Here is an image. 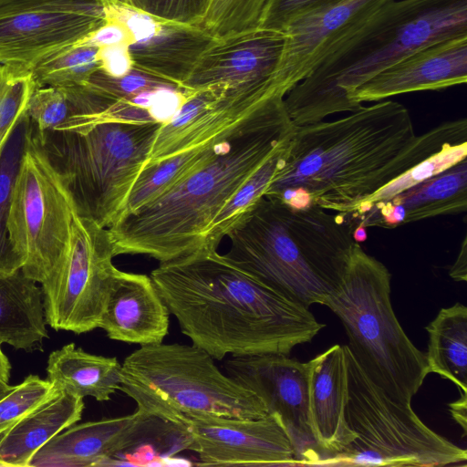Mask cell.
<instances>
[{
	"mask_svg": "<svg viewBox=\"0 0 467 467\" xmlns=\"http://www.w3.org/2000/svg\"><path fill=\"white\" fill-rule=\"evenodd\" d=\"M462 140H467L465 118L416 135L404 105L380 100L336 120L295 126L265 196L293 207L348 213L401 173Z\"/></svg>",
	"mask_w": 467,
	"mask_h": 467,
	"instance_id": "6da1fadb",
	"label": "cell"
},
{
	"mask_svg": "<svg viewBox=\"0 0 467 467\" xmlns=\"http://www.w3.org/2000/svg\"><path fill=\"white\" fill-rule=\"evenodd\" d=\"M158 292L192 344L214 359L289 355L325 327L303 304L270 288L217 250L200 247L151 271Z\"/></svg>",
	"mask_w": 467,
	"mask_h": 467,
	"instance_id": "7a4b0ae2",
	"label": "cell"
},
{
	"mask_svg": "<svg viewBox=\"0 0 467 467\" xmlns=\"http://www.w3.org/2000/svg\"><path fill=\"white\" fill-rule=\"evenodd\" d=\"M294 130L283 98L264 102L182 180L108 228L115 255L165 263L202 247L219 212Z\"/></svg>",
	"mask_w": 467,
	"mask_h": 467,
	"instance_id": "3957f363",
	"label": "cell"
},
{
	"mask_svg": "<svg viewBox=\"0 0 467 467\" xmlns=\"http://www.w3.org/2000/svg\"><path fill=\"white\" fill-rule=\"evenodd\" d=\"M338 213L261 197L229 230L223 255L306 306L324 305L342 284L356 241Z\"/></svg>",
	"mask_w": 467,
	"mask_h": 467,
	"instance_id": "277c9868",
	"label": "cell"
},
{
	"mask_svg": "<svg viewBox=\"0 0 467 467\" xmlns=\"http://www.w3.org/2000/svg\"><path fill=\"white\" fill-rule=\"evenodd\" d=\"M467 36V0H390L342 39L284 98L295 126L356 110L348 96L410 53Z\"/></svg>",
	"mask_w": 467,
	"mask_h": 467,
	"instance_id": "5b68a950",
	"label": "cell"
},
{
	"mask_svg": "<svg viewBox=\"0 0 467 467\" xmlns=\"http://www.w3.org/2000/svg\"><path fill=\"white\" fill-rule=\"evenodd\" d=\"M389 269L355 243L339 288L325 302L345 327L347 345L366 375L393 401L410 406L430 373L390 303Z\"/></svg>",
	"mask_w": 467,
	"mask_h": 467,
	"instance_id": "8992f818",
	"label": "cell"
},
{
	"mask_svg": "<svg viewBox=\"0 0 467 467\" xmlns=\"http://www.w3.org/2000/svg\"><path fill=\"white\" fill-rule=\"evenodd\" d=\"M119 390L143 413L179 422L219 416L254 419L267 415L262 400L221 371L194 344L140 346L121 363Z\"/></svg>",
	"mask_w": 467,
	"mask_h": 467,
	"instance_id": "52a82bcc",
	"label": "cell"
},
{
	"mask_svg": "<svg viewBox=\"0 0 467 467\" xmlns=\"http://www.w3.org/2000/svg\"><path fill=\"white\" fill-rule=\"evenodd\" d=\"M161 122L105 120L84 130L36 132L77 214L109 228L121 216Z\"/></svg>",
	"mask_w": 467,
	"mask_h": 467,
	"instance_id": "ba28073f",
	"label": "cell"
},
{
	"mask_svg": "<svg viewBox=\"0 0 467 467\" xmlns=\"http://www.w3.org/2000/svg\"><path fill=\"white\" fill-rule=\"evenodd\" d=\"M346 420L353 442L327 465L446 466L466 462L467 451L430 429L411 405L391 400L366 375L345 345Z\"/></svg>",
	"mask_w": 467,
	"mask_h": 467,
	"instance_id": "9c48e42d",
	"label": "cell"
},
{
	"mask_svg": "<svg viewBox=\"0 0 467 467\" xmlns=\"http://www.w3.org/2000/svg\"><path fill=\"white\" fill-rule=\"evenodd\" d=\"M76 213L67 185L30 121L7 223L25 275L40 285L52 275L68 245Z\"/></svg>",
	"mask_w": 467,
	"mask_h": 467,
	"instance_id": "30bf717a",
	"label": "cell"
},
{
	"mask_svg": "<svg viewBox=\"0 0 467 467\" xmlns=\"http://www.w3.org/2000/svg\"><path fill=\"white\" fill-rule=\"evenodd\" d=\"M108 228L74 215L67 250L41 285L47 325L75 334L99 328L118 268Z\"/></svg>",
	"mask_w": 467,
	"mask_h": 467,
	"instance_id": "8fae6325",
	"label": "cell"
},
{
	"mask_svg": "<svg viewBox=\"0 0 467 467\" xmlns=\"http://www.w3.org/2000/svg\"><path fill=\"white\" fill-rule=\"evenodd\" d=\"M106 20L100 0H13L0 5V64L31 68Z\"/></svg>",
	"mask_w": 467,
	"mask_h": 467,
	"instance_id": "7c38bea8",
	"label": "cell"
},
{
	"mask_svg": "<svg viewBox=\"0 0 467 467\" xmlns=\"http://www.w3.org/2000/svg\"><path fill=\"white\" fill-rule=\"evenodd\" d=\"M270 79L234 88L214 85L189 91L171 118L161 123L144 167L226 137L264 102L282 98Z\"/></svg>",
	"mask_w": 467,
	"mask_h": 467,
	"instance_id": "4fadbf2b",
	"label": "cell"
},
{
	"mask_svg": "<svg viewBox=\"0 0 467 467\" xmlns=\"http://www.w3.org/2000/svg\"><path fill=\"white\" fill-rule=\"evenodd\" d=\"M287 356L231 357L223 368L262 400L268 414L280 418L298 465H321L325 456L314 437L309 415L307 363Z\"/></svg>",
	"mask_w": 467,
	"mask_h": 467,
	"instance_id": "5bb4252c",
	"label": "cell"
},
{
	"mask_svg": "<svg viewBox=\"0 0 467 467\" xmlns=\"http://www.w3.org/2000/svg\"><path fill=\"white\" fill-rule=\"evenodd\" d=\"M192 437L191 451L199 465H298L295 448L278 416L239 419L205 416L184 418Z\"/></svg>",
	"mask_w": 467,
	"mask_h": 467,
	"instance_id": "9a60e30c",
	"label": "cell"
},
{
	"mask_svg": "<svg viewBox=\"0 0 467 467\" xmlns=\"http://www.w3.org/2000/svg\"><path fill=\"white\" fill-rule=\"evenodd\" d=\"M106 17L124 24L133 67L166 79L182 89L202 54L215 41L203 30L157 17L117 0H100Z\"/></svg>",
	"mask_w": 467,
	"mask_h": 467,
	"instance_id": "2e32d148",
	"label": "cell"
},
{
	"mask_svg": "<svg viewBox=\"0 0 467 467\" xmlns=\"http://www.w3.org/2000/svg\"><path fill=\"white\" fill-rule=\"evenodd\" d=\"M390 0H339L295 19L272 78L285 95L307 77L335 47Z\"/></svg>",
	"mask_w": 467,
	"mask_h": 467,
	"instance_id": "e0dca14e",
	"label": "cell"
},
{
	"mask_svg": "<svg viewBox=\"0 0 467 467\" xmlns=\"http://www.w3.org/2000/svg\"><path fill=\"white\" fill-rule=\"evenodd\" d=\"M467 81V36L420 47L376 74L351 92L355 109L363 102L424 90H439Z\"/></svg>",
	"mask_w": 467,
	"mask_h": 467,
	"instance_id": "ac0fdd59",
	"label": "cell"
},
{
	"mask_svg": "<svg viewBox=\"0 0 467 467\" xmlns=\"http://www.w3.org/2000/svg\"><path fill=\"white\" fill-rule=\"evenodd\" d=\"M285 34L256 29L215 41L202 54L184 90H197L214 85L229 88L269 80L279 63Z\"/></svg>",
	"mask_w": 467,
	"mask_h": 467,
	"instance_id": "d6986e66",
	"label": "cell"
},
{
	"mask_svg": "<svg viewBox=\"0 0 467 467\" xmlns=\"http://www.w3.org/2000/svg\"><path fill=\"white\" fill-rule=\"evenodd\" d=\"M466 210L467 158L388 201L341 214L353 229H392L436 216L461 213Z\"/></svg>",
	"mask_w": 467,
	"mask_h": 467,
	"instance_id": "ffe728a7",
	"label": "cell"
},
{
	"mask_svg": "<svg viewBox=\"0 0 467 467\" xmlns=\"http://www.w3.org/2000/svg\"><path fill=\"white\" fill-rule=\"evenodd\" d=\"M170 314L150 275L118 269L99 328L112 340L158 344L168 335Z\"/></svg>",
	"mask_w": 467,
	"mask_h": 467,
	"instance_id": "44dd1931",
	"label": "cell"
},
{
	"mask_svg": "<svg viewBox=\"0 0 467 467\" xmlns=\"http://www.w3.org/2000/svg\"><path fill=\"white\" fill-rule=\"evenodd\" d=\"M307 363L309 415L314 437L327 465L356 435L346 420L348 371L345 345H334Z\"/></svg>",
	"mask_w": 467,
	"mask_h": 467,
	"instance_id": "7402d4cb",
	"label": "cell"
},
{
	"mask_svg": "<svg viewBox=\"0 0 467 467\" xmlns=\"http://www.w3.org/2000/svg\"><path fill=\"white\" fill-rule=\"evenodd\" d=\"M139 415L104 418L69 427L38 449L29 467H101Z\"/></svg>",
	"mask_w": 467,
	"mask_h": 467,
	"instance_id": "603a6c76",
	"label": "cell"
},
{
	"mask_svg": "<svg viewBox=\"0 0 467 467\" xmlns=\"http://www.w3.org/2000/svg\"><path fill=\"white\" fill-rule=\"evenodd\" d=\"M83 398L57 390L0 436V462L26 467L50 439L80 420Z\"/></svg>",
	"mask_w": 467,
	"mask_h": 467,
	"instance_id": "cb8c5ba5",
	"label": "cell"
},
{
	"mask_svg": "<svg viewBox=\"0 0 467 467\" xmlns=\"http://www.w3.org/2000/svg\"><path fill=\"white\" fill-rule=\"evenodd\" d=\"M41 286L21 269L0 275V343L26 352L42 351L46 328Z\"/></svg>",
	"mask_w": 467,
	"mask_h": 467,
	"instance_id": "d4e9b609",
	"label": "cell"
},
{
	"mask_svg": "<svg viewBox=\"0 0 467 467\" xmlns=\"http://www.w3.org/2000/svg\"><path fill=\"white\" fill-rule=\"evenodd\" d=\"M47 374L59 390L98 401L109 400L121 384V364L117 358L88 353L74 343L49 354Z\"/></svg>",
	"mask_w": 467,
	"mask_h": 467,
	"instance_id": "484cf974",
	"label": "cell"
},
{
	"mask_svg": "<svg viewBox=\"0 0 467 467\" xmlns=\"http://www.w3.org/2000/svg\"><path fill=\"white\" fill-rule=\"evenodd\" d=\"M137 410V419L101 467L162 464L192 450V437L185 424Z\"/></svg>",
	"mask_w": 467,
	"mask_h": 467,
	"instance_id": "4316f807",
	"label": "cell"
},
{
	"mask_svg": "<svg viewBox=\"0 0 467 467\" xmlns=\"http://www.w3.org/2000/svg\"><path fill=\"white\" fill-rule=\"evenodd\" d=\"M115 101L87 85L39 87L31 95L26 116L42 134L56 130L75 118L95 125Z\"/></svg>",
	"mask_w": 467,
	"mask_h": 467,
	"instance_id": "83f0119b",
	"label": "cell"
},
{
	"mask_svg": "<svg viewBox=\"0 0 467 467\" xmlns=\"http://www.w3.org/2000/svg\"><path fill=\"white\" fill-rule=\"evenodd\" d=\"M426 330L429 372L453 382L467 396V307L456 303L441 309Z\"/></svg>",
	"mask_w": 467,
	"mask_h": 467,
	"instance_id": "f1b7e54d",
	"label": "cell"
},
{
	"mask_svg": "<svg viewBox=\"0 0 467 467\" xmlns=\"http://www.w3.org/2000/svg\"><path fill=\"white\" fill-rule=\"evenodd\" d=\"M289 144L271 156L223 207L209 226L202 247L217 250L237 220L265 195L284 163Z\"/></svg>",
	"mask_w": 467,
	"mask_h": 467,
	"instance_id": "f546056e",
	"label": "cell"
},
{
	"mask_svg": "<svg viewBox=\"0 0 467 467\" xmlns=\"http://www.w3.org/2000/svg\"><path fill=\"white\" fill-rule=\"evenodd\" d=\"M29 128L30 120L26 116L11 134L0 155V275L21 269L9 241L7 223Z\"/></svg>",
	"mask_w": 467,
	"mask_h": 467,
	"instance_id": "4dcf8cb0",
	"label": "cell"
},
{
	"mask_svg": "<svg viewBox=\"0 0 467 467\" xmlns=\"http://www.w3.org/2000/svg\"><path fill=\"white\" fill-rule=\"evenodd\" d=\"M97 51L94 47L73 45L45 58L31 68L36 87L86 85L99 69Z\"/></svg>",
	"mask_w": 467,
	"mask_h": 467,
	"instance_id": "1f68e13d",
	"label": "cell"
},
{
	"mask_svg": "<svg viewBox=\"0 0 467 467\" xmlns=\"http://www.w3.org/2000/svg\"><path fill=\"white\" fill-rule=\"evenodd\" d=\"M269 0H209L197 25L214 39L259 28Z\"/></svg>",
	"mask_w": 467,
	"mask_h": 467,
	"instance_id": "d6a6232c",
	"label": "cell"
},
{
	"mask_svg": "<svg viewBox=\"0 0 467 467\" xmlns=\"http://www.w3.org/2000/svg\"><path fill=\"white\" fill-rule=\"evenodd\" d=\"M36 88L30 69L0 64V155L11 134L26 117Z\"/></svg>",
	"mask_w": 467,
	"mask_h": 467,
	"instance_id": "836d02e7",
	"label": "cell"
},
{
	"mask_svg": "<svg viewBox=\"0 0 467 467\" xmlns=\"http://www.w3.org/2000/svg\"><path fill=\"white\" fill-rule=\"evenodd\" d=\"M467 158V140L448 145L401 173L362 200L352 212L376 202H385L397 194L430 179ZM350 212V213H352Z\"/></svg>",
	"mask_w": 467,
	"mask_h": 467,
	"instance_id": "e575fe53",
	"label": "cell"
},
{
	"mask_svg": "<svg viewBox=\"0 0 467 467\" xmlns=\"http://www.w3.org/2000/svg\"><path fill=\"white\" fill-rule=\"evenodd\" d=\"M57 390L47 379L36 375H29L20 384L13 386L0 399V435Z\"/></svg>",
	"mask_w": 467,
	"mask_h": 467,
	"instance_id": "d590c367",
	"label": "cell"
},
{
	"mask_svg": "<svg viewBox=\"0 0 467 467\" xmlns=\"http://www.w3.org/2000/svg\"><path fill=\"white\" fill-rule=\"evenodd\" d=\"M86 85L113 100H130L141 94L164 88H181L166 79L134 67L125 76L118 78L99 69Z\"/></svg>",
	"mask_w": 467,
	"mask_h": 467,
	"instance_id": "8d00e7d4",
	"label": "cell"
},
{
	"mask_svg": "<svg viewBox=\"0 0 467 467\" xmlns=\"http://www.w3.org/2000/svg\"><path fill=\"white\" fill-rule=\"evenodd\" d=\"M339 0H269L260 29L284 33L295 19Z\"/></svg>",
	"mask_w": 467,
	"mask_h": 467,
	"instance_id": "74e56055",
	"label": "cell"
},
{
	"mask_svg": "<svg viewBox=\"0 0 467 467\" xmlns=\"http://www.w3.org/2000/svg\"><path fill=\"white\" fill-rule=\"evenodd\" d=\"M209 0H142V10L157 17L196 26L202 18Z\"/></svg>",
	"mask_w": 467,
	"mask_h": 467,
	"instance_id": "f35d334b",
	"label": "cell"
},
{
	"mask_svg": "<svg viewBox=\"0 0 467 467\" xmlns=\"http://www.w3.org/2000/svg\"><path fill=\"white\" fill-rule=\"evenodd\" d=\"M132 40L127 26L115 18L106 17L105 22L76 45L102 47L115 44L130 45Z\"/></svg>",
	"mask_w": 467,
	"mask_h": 467,
	"instance_id": "ab89813d",
	"label": "cell"
},
{
	"mask_svg": "<svg viewBox=\"0 0 467 467\" xmlns=\"http://www.w3.org/2000/svg\"><path fill=\"white\" fill-rule=\"evenodd\" d=\"M97 57L99 70L111 77H122L133 68V62L127 44H115L99 47Z\"/></svg>",
	"mask_w": 467,
	"mask_h": 467,
	"instance_id": "60d3db41",
	"label": "cell"
},
{
	"mask_svg": "<svg viewBox=\"0 0 467 467\" xmlns=\"http://www.w3.org/2000/svg\"><path fill=\"white\" fill-rule=\"evenodd\" d=\"M450 276L455 281H466L467 279V238H463L460 252L455 262L450 268Z\"/></svg>",
	"mask_w": 467,
	"mask_h": 467,
	"instance_id": "b9f144b4",
	"label": "cell"
},
{
	"mask_svg": "<svg viewBox=\"0 0 467 467\" xmlns=\"http://www.w3.org/2000/svg\"><path fill=\"white\" fill-rule=\"evenodd\" d=\"M450 411L453 419L462 427L463 436L466 435L467 396L461 395L455 402L450 403Z\"/></svg>",
	"mask_w": 467,
	"mask_h": 467,
	"instance_id": "7bdbcfd3",
	"label": "cell"
},
{
	"mask_svg": "<svg viewBox=\"0 0 467 467\" xmlns=\"http://www.w3.org/2000/svg\"><path fill=\"white\" fill-rule=\"evenodd\" d=\"M11 364L6 355L2 351L0 343V381L8 383L10 379Z\"/></svg>",
	"mask_w": 467,
	"mask_h": 467,
	"instance_id": "ee69618b",
	"label": "cell"
},
{
	"mask_svg": "<svg viewBox=\"0 0 467 467\" xmlns=\"http://www.w3.org/2000/svg\"><path fill=\"white\" fill-rule=\"evenodd\" d=\"M12 389L13 386L8 385V383L0 381V399H2L5 394H7Z\"/></svg>",
	"mask_w": 467,
	"mask_h": 467,
	"instance_id": "f6af8a7d",
	"label": "cell"
},
{
	"mask_svg": "<svg viewBox=\"0 0 467 467\" xmlns=\"http://www.w3.org/2000/svg\"><path fill=\"white\" fill-rule=\"evenodd\" d=\"M133 6L142 10V0H132Z\"/></svg>",
	"mask_w": 467,
	"mask_h": 467,
	"instance_id": "bcb514c9",
	"label": "cell"
},
{
	"mask_svg": "<svg viewBox=\"0 0 467 467\" xmlns=\"http://www.w3.org/2000/svg\"><path fill=\"white\" fill-rule=\"evenodd\" d=\"M120 3H123V4H127V5H132L133 6V3H132V0H117Z\"/></svg>",
	"mask_w": 467,
	"mask_h": 467,
	"instance_id": "7dc6e473",
	"label": "cell"
},
{
	"mask_svg": "<svg viewBox=\"0 0 467 467\" xmlns=\"http://www.w3.org/2000/svg\"><path fill=\"white\" fill-rule=\"evenodd\" d=\"M10 1H13V0H0V5H4V4H5V3H8V2H10Z\"/></svg>",
	"mask_w": 467,
	"mask_h": 467,
	"instance_id": "c3c4849f",
	"label": "cell"
},
{
	"mask_svg": "<svg viewBox=\"0 0 467 467\" xmlns=\"http://www.w3.org/2000/svg\"><path fill=\"white\" fill-rule=\"evenodd\" d=\"M0 467H5V465L2 462H0Z\"/></svg>",
	"mask_w": 467,
	"mask_h": 467,
	"instance_id": "681fc988",
	"label": "cell"
}]
</instances>
